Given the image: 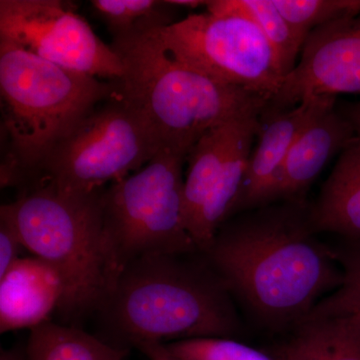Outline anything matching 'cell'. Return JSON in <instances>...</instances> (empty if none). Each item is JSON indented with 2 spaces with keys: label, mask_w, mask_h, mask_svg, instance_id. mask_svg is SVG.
<instances>
[{
  "label": "cell",
  "mask_w": 360,
  "mask_h": 360,
  "mask_svg": "<svg viewBox=\"0 0 360 360\" xmlns=\"http://www.w3.org/2000/svg\"><path fill=\"white\" fill-rule=\"evenodd\" d=\"M63 284L56 270L37 257H21L0 277V333L37 328L58 309Z\"/></svg>",
  "instance_id": "obj_14"
},
{
  "label": "cell",
  "mask_w": 360,
  "mask_h": 360,
  "mask_svg": "<svg viewBox=\"0 0 360 360\" xmlns=\"http://www.w3.org/2000/svg\"><path fill=\"white\" fill-rule=\"evenodd\" d=\"M338 110L352 122L356 136L360 137V101L356 103L347 104Z\"/></svg>",
  "instance_id": "obj_26"
},
{
  "label": "cell",
  "mask_w": 360,
  "mask_h": 360,
  "mask_svg": "<svg viewBox=\"0 0 360 360\" xmlns=\"http://www.w3.org/2000/svg\"><path fill=\"white\" fill-rule=\"evenodd\" d=\"M278 11L303 34L319 26L360 16V0H272Z\"/></svg>",
  "instance_id": "obj_21"
},
{
  "label": "cell",
  "mask_w": 360,
  "mask_h": 360,
  "mask_svg": "<svg viewBox=\"0 0 360 360\" xmlns=\"http://www.w3.org/2000/svg\"><path fill=\"white\" fill-rule=\"evenodd\" d=\"M22 250L25 248L15 227L6 217H0V277L21 258Z\"/></svg>",
  "instance_id": "obj_24"
},
{
  "label": "cell",
  "mask_w": 360,
  "mask_h": 360,
  "mask_svg": "<svg viewBox=\"0 0 360 360\" xmlns=\"http://www.w3.org/2000/svg\"><path fill=\"white\" fill-rule=\"evenodd\" d=\"M168 1L177 8L196 9L198 7L207 6V1H203V0H168Z\"/></svg>",
  "instance_id": "obj_27"
},
{
  "label": "cell",
  "mask_w": 360,
  "mask_h": 360,
  "mask_svg": "<svg viewBox=\"0 0 360 360\" xmlns=\"http://www.w3.org/2000/svg\"><path fill=\"white\" fill-rule=\"evenodd\" d=\"M175 60L271 101L284 80L269 40L257 25L234 14L191 13L153 30Z\"/></svg>",
  "instance_id": "obj_8"
},
{
  "label": "cell",
  "mask_w": 360,
  "mask_h": 360,
  "mask_svg": "<svg viewBox=\"0 0 360 360\" xmlns=\"http://www.w3.org/2000/svg\"><path fill=\"white\" fill-rule=\"evenodd\" d=\"M90 6L112 39L143 35L174 23L179 8L168 0H92Z\"/></svg>",
  "instance_id": "obj_20"
},
{
  "label": "cell",
  "mask_w": 360,
  "mask_h": 360,
  "mask_svg": "<svg viewBox=\"0 0 360 360\" xmlns=\"http://www.w3.org/2000/svg\"><path fill=\"white\" fill-rule=\"evenodd\" d=\"M309 217L315 231L360 240V137L338 156Z\"/></svg>",
  "instance_id": "obj_15"
},
{
  "label": "cell",
  "mask_w": 360,
  "mask_h": 360,
  "mask_svg": "<svg viewBox=\"0 0 360 360\" xmlns=\"http://www.w3.org/2000/svg\"><path fill=\"white\" fill-rule=\"evenodd\" d=\"M335 103V96H319L284 110L265 108L234 214L271 205L277 177L298 135L317 113Z\"/></svg>",
  "instance_id": "obj_12"
},
{
  "label": "cell",
  "mask_w": 360,
  "mask_h": 360,
  "mask_svg": "<svg viewBox=\"0 0 360 360\" xmlns=\"http://www.w3.org/2000/svg\"><path fill=\"white\" fill-rule=\"evenodd\" d=\"M0 40L54 65L108 82L122 77L120 56L60 0H0Z\"/></svg>",
  "instance_id": "obj_9"
},
{
  "label": "cell",
  "mask_w": 360,
  "mask_h": 360,
  "mask_svg": "<svg viewBox=\"0 0 360 360\" xmlns=\"http://www.w3.org/2000/svg\"><path fill=\"white\" fill-rule=\"evenodd\" d=\"M184 360H274L245 343L226 338H198L163 343Z\"/></svg>",
  "instance_id": "obj_22"
},
{
  "label": "cell",
  "mask_w": 360,
  "mask_h": 360,
  "mask_svg": "<svg viewBox=\"0 0 360 360\" xmlns=\"http://www.w3.org/2000/svg\"><path fill=\"white\" fill-rule=\"evenodd\" d=\"M255 210L225 222L202 253L258 321L291 328L342 285V269L315 238L304 201Z\"/></svg>",
  "instance_id": "obj_1"
},
{
  "label": "cell",
  "mask_w": 360,
  "mask_h": 360,
  "mask_svg": "<svg viewBox=\"0 0 360 360\" xmlns=\"http://www.w3.org/2000/svg\"><path fill=\"white\" fill-rule=\"evenodd\" d=\"M195 253L144 255L122 267L96 311L108 342L130 349L238 333L231 292L203 253L201 260Z\"/></svg>",
  "instance_id": "obj_2"
},
{
  "label": "cell",
  "mask_w": 360,
  "mask_h": 360,
  "mask_svg": "<svg viewBox=\"0 0 360 360\" xmlns=\"http://www.w3.org/2000/svg\"><path fill=\"white\" fill-rule=\"evenodd\" d=\"M149 360H184L168 352L163 343H143L136 347Z\"/></svg>",
  "instance_id": "obj_25"
},
{
  "label": "cell",
  "mask_w": 360,
  "mask_h": 360,
  "mask_svg": "<svg viewBox=\"0 0 360 360\" xmlns=\"http://www.w3.org/2000/svg\"><path fill=\"white\" fill-rule=\"evenodd\" d=\"M186 158L162 148L139 172L104 189V225L118 271L144 255L200 251L184 220Z\"/></svg>",
  "instance_id": "obj_6"
},
{
  "label": "cell",
  "mask_w": 360,
  "mask_h": 360,
  "mask_svg": "<svg viewBox=\"0 0 360 360\" xmlns=\"http://www.w3.org/2000/svg\"><path fill=\"white\" fill-rule=\"evenodd\" d=\"M356 137L352 122L335 104L312 118L291 146L277 177L272 202L303 200L328 161Z\"/></svg>",
  "instance_id": "obj_13"
},
{
  "label": "cell",
  "mask_w": 360,
  "mask_h": 360,
  "mask_svg": "<svg viewBox=\"0 0 360 360\" xmlns=\"http://www.w3.org/2000/svg\"><path fill=\"white\" fill-rule=\"evenodd\" d=\"M117 91L116 82L61 68L0 40L2 127L8 143L2 187L33 184L59 142Z\"/></svg>",
  "instance_id": "obj_4"
},
{
  "label": "cell",
  "mask_w": 360,
  "mask_h": 360,
  "mask_svg": "<svg viewBox=\"0 0 360 360\" xmlns=\"http://www.w3.org/2000/svg\"><path fill=\"white\" fill-rule=\"evenodd\" d=\"M161 148L146 118L116 94L59 142L33 184L44 181L63 191L91 193L139 172Z\"/></svg>",
  "instance_id": "obj_7"
},
{
  "label": "cell",
  "mask_w": 360,
  "mask_h": 360,
  "mask_svg": "<svg viewBox=\"0 0 360 360\" xmlns=\"http://www.w3.org/2000/svg\"><path fill=\"white\" fill-rule=\"evenodd\" d=\"M25 354L27 360H124L129 349L82 329L46 321L30 330Z\"/></svg>",
  "instance_id": "obj_19"
},
{
  "label": "cell",
  "mask_w": 360,
  "mask_h": 360,
  "mask_svg": "<svg viewBox=\"0 0 360 360\" xmlns=\"http://www.w3.org/2000/svg\"><path fill=\"white\" fill-rule=\"evenodd\" d=\"M342 94H360V16L312 30L269 106L284 110L311 97Z\"/></svg>",
  "instance_id": "obj_10"
},
{
  "label": "cell",
  "mask_w": 360,
  "mask_h": 360,
  "mask_svg": "<svg viewBox=\"0 0 360 360\" xmlns=\"http://www.w3.org/2000/svg\"><path fill=\"white\" fill-rule=\"evenodd\" d=\"M123 72L118 96L141 113L165 148L186 156L201 137L224 123L262 115L270 101L182 65L153 32L112 39Z\"/></svg>",
  "instance_id": "obj_5"
},
{
  "label": "cell",
  "mask_w": 360,
  "mask_h": 360,
  "mask_svg": "<svg viewBox=\"0 0 360 360\" xmlns=\"http://www.w3.org/2000/svg\"><path fill=\"white\" fill-rule=\"evenodd\" d=\"M104 189L70 193L39 181L0 207L25 250L60 276L58 310L68 321L96 312L120 274L104 225Z\"/></svg>",
  "instance_id": "obj_3"
},
{
  "label": "cell",
  "mask_w": 360,
  "mask_h": 360,
  "mask_svg": "<svg viewBox=\"0 0 360 360\" xmlns=\"http://www.w3.org/2000/svg\"><path fill=\"white\" fill-rule=\"evenodd\" d=\"M246 117L231 120L206 132L187 155L188 168L184 177V210L189 234L221 176L232 142Z\"/></svg>",
  "instance_id": "obj_17"
},
{
  "label": "cell",
  "mask_w": 360,
  "mask_h": 360,
  "mask_svg": "<svg viewBox=\"0 0 360 360\" xmlns=\"http://www.w3.org/2000/svg\"><path fill=\"white\" fill-rule=\"evenodd\" d=\"M290 328L274 360H360V296L342 284Z\"/></svg>",
  "instance_id": "obj_11"
},
{
  "label": "cell",
  "mask_w": 360,
  "mask_h": 360,
  "mask_svg": "<svg viewBox=\"0 0 360 360\" xmlns=\"http://www.w3.org/2000/svg\"><path fill=\"white\" fill-rule=\"evenodd\" d=\"M206 11L248 18L269 40L284 78L295 68L307 37L284 18L272 0H210Z\"/></svg>",
  "instance_id": "obj_18"
},
{
  "label": "cell",
  "mask_w": 360,
  "mask_h": 360,
  "mask_svg": "<svg viewBox=\"0 0 360 360\" xmlns=\"http://www.w3.org/2000/svg\"><path fill=\"white\" fill-rule=\"evenodd\" d=\"M0 360H27L25 350L20 349H2L0 352Z\"/></svg>",
  "instance_id": "obj_28"
},
{
  "label": "cell",
  "mask_w": 360,
  "mask_h": 360,
  "mask_svg": "<svg viewBox=\"0 0 360 360\" xmlns=\"http://www.w3.org/2000/svg\"><path fill=\"white\" fill-rule=\"evenodd\" d=\"M343 272V284L360 296V240L343 239L333 250Z\"/></svg>",
  "instance_id": "obj_23"
},
{
  "label": "cell",
  "mask_w": 360,
  "mask_h": 360,
  "mask_svg": "<svg viewBox=\"0 0 360 360\" xmlns=\"http://www.w3.org/2000/svg\"><path fill=\"white\" fill-rule=\"evenodd\" d=\"M260 129V115L245 118L239 127L225 160L221 176L208 196L191 232V238L201 252L207 250L220 227L234 214L252 153L253 142Z\"/></svg>",
  "instance_id": "obj_16"
}]
</instances>
